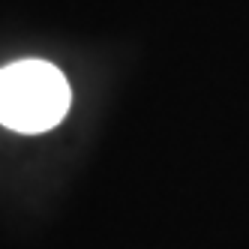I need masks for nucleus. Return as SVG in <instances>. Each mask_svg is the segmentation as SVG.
Masks as SVG:
<instances>
[{
  "label": "nucleus",
  "mask_w": 249,
  "mask_h": 249,
  "mask_svg": "<svg viewBox=\"0 0 249 249\" xmlns=\"http://www.w3.org/2000/svg\"><path fill=\"white\" fill-rule=\"evenodd\" d=\"M72 90L48 60H15L0 69V123L15 132H45L66 117Z\"/></svg>",
  "instance_id": "nucleus-1"
}]
</instances>
